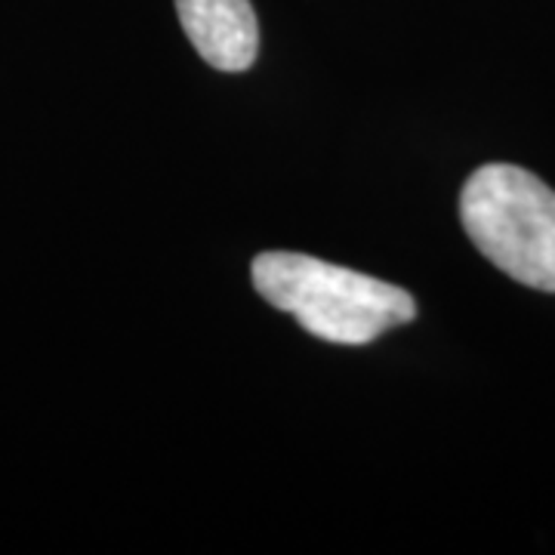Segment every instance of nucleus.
Here are the masks:
<instances>
[{"mask_svg": "<svg viewBox=\"0 0 555 555\" xmlns=\"http://www.w3.org/2000/svg\"><path fill=\"white\" fill-rule=\"evenodd\" d=\"M254 287L266 302L297 318L302 331L337 346H367L416 318L404 287L306 254H259Z\"/></svg>", "mask_w": 555, "mask_h": 555, "instance_id": "f257e3e1", "label": "nucleus"}, {"mask_svg": "<svg viewBox=\"0 0 555 555\" xmlns=\"http://www.w3.org/2000/svg\"><path fill=\"white\" fill-rule=\"evenodd\" d=\"M460 219L500 272L555 294V192L543 179L513 164H485L460 192Z\"/></svg>", "mask_w": 555, "mask_h": 555, "instance_id": "f03ea898", "label": "nucleus"}, {"mask_svg": "<svg viewBox=\"0 0 555 555\" xmlns=\"http://www.w3.org/2000/svg\"><path fill=\"white\" fill-rule=\"evenodd\" d=\"M182 31L217 72H247L259 53V22L250 0H177Z\"/></svg>", "mask_w": 555, "mask_h": 555, "instance_id": "7ed1b4c3", "label": "nucleus"}]
</instances>
